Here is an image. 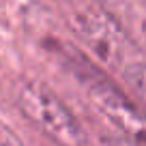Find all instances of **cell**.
Returning <instances> with one entry per match:
<instances>
[{"label": "cell", "instance_id": "obj_2", "mask_svg": "<svg viewBox=\"0 0 146 146\" xmlns=\"http://www.w3.org/2000/svg\"><path fill=\"white\" fill-rule=\"evenodd\" d=\"M13 97L17 110L54 144L86 146V135H84L82 125L64 105V101L45 82L35 78H24L15 84Z\"/></svg>", "mask_w": 146, "mask_h": 146}, {"label": "cell", "instance_id": "obj_3", "mask_svg": "<svg viewBox=\"0 0 146 146\" xmlns=\"http://www.w3.org/2000/svg\"><path fill=\"white\" fill-rule=\"evenodd\" d=\"M131 45L146 52V0H95Z\"/></svg>", "mask_w": 146, "mask_h": 146}, {"label": "cell", "instance_id": "obj_6", "mask_svg": "<svg viewBox=\"0 0 146 146\" xmlns=\"http://www.w3.org/2000/svg\"><path fill=\"white\" fill-rule=\"evenodd\" d=\"M0 146H24V142L15 133H11L9 129L0 127Z\"/></svg>", "mask_w": 146, "mask_h": 146}, {"label": "cell", "instance_id": "obj_1", "mask_svg": "<svg viewBox=\"0 0 146 146\" xmlns=\"http://www.w3.org/2000/svg\"><path fill=\"white\" fill-rule=\"evenodd\" d=\"M64 26L78 39L82 50L101 64L103 69L116 71L129 64L127 47L131 45L127 36L118 26L108 17L97 2H84V0H69L62 7Z\"/></svg>", "mask_w": 146, "mask_h": 146}, {"label": "cell", "instance_id": "obj_4", "mask_svg": "<svg viewBox=\"0 0 146 146\" xmlns=\"http://www.w3.org/2000/svg\"><path fill=\"white\" fill-rule=\"evenodd\" d=\"M123 80L129 90L142 103H146V62H129L123 69Z\"/></svg>", "mask_w": 146, "mask_h": 146}, {"label": "cell", "instance_id": "obj_5", "mask_svg": "<svg viewBox=\"0 0 146 146\" xmlns=\"http://www.w3.org/2000/svg\"><path fill=\"white\" fill-rule=\"evenodd\" d=\"M101 146H140V144L131 142L129 137L120 135V133L116 131V133H112V135H103L101 137Z\"/></svg>", "mask_w": 146, "mask_h": 146}]
</instances>
